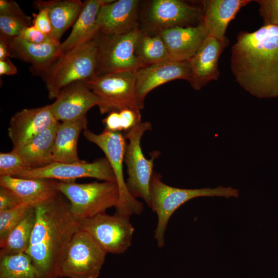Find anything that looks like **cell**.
<instances>
[{"label":"cell","mask_w":278,"mask_h":278,"mask_svg":"<svg viewBox=\"0 0 278 278\" xmlns=\"http://www.w3.org/2000/svg\"><path fill=\"white\" fill-rule=\"evenodd\" d=\"M80 229L88 232L108 253L120 254L130 247L134 228L130 218L106 213L80 221Z\"/></svg>","instance_id":"cell-11"},{"label":"cell","mask_w":278,"mask_h":278,"mask_svg":"<svg viewBox=\"0 0 278 278\" xmlns=\"http://www.w3.org/2000/svg\"><path fill=\"white\" fill-rule=\"evenodd\" d=\"M250 0H205L202 5V21L208 36L220 40L227 39L225 32L229 23Z\"/></svg>","instance_id":"cell-20"},{"label":"cell","mask_w":278,"mask_h":278,"mask_svg":"<svg viewBox=\"0 0 278 278\" xmlns=\"http://www.w3.org/2000/svg\"><path fill=\"white\" fill-rule=\"evenodd\" d=\"M0 278H42L25 252L0 257Z\"/></svg>","instance_id":"cell-29"},{"label":"cell","mask_w":278,"mask_h":278,"mask_svg":"<svg viewBox=\"0 0 278 278\" xmlns=\"http://www.w3.org/2000/svg\"><path fill=\"white\" fill-rule=\"evenodd\" d=\"M107 254L88 232L79 229L67 245L59 278H98Z\"/></svg>","instance_id":"cell-9"},{"label":"cell","mask_w":278,"mask_h":278,"mask_svg":"<svg viewBox=\"0 0 278 278\" xmlns=\"http://www.w3.org/2000/svg\"><path fill=\"white\" fill-rule=\"evenodd\" d=\"M161 176L153 171L150 185V207L158 216L154 238L159 248L165 245V233L173 213L189 200L199 197H239V190L231 187L219 186L214 188L183 189L170 186L161 180Z\"/></svg>","instance_id":"cell-3"},{"label":"cell","mask_w":278,"mask_h":278,"mask_svg":"<svg viewBox=\"0 0 278 278\" xmlns=\"http://www.w3.org/2000/svg\"><path fill=\"white\" fill-rule=\"evenodd\" d=\"M20 37L28 42L36 44L59 42L54 40L50 35L41 32L33 25L25 28Z\"/></svg>","instance_id":"cell-34"},{"label":"cell","mask_w":278,"mask_h":278,"mask_svg":"<svg viewBox=\"0 0 278 278\" xmlns=\"http://www.w3.org/2000/svg\"><path fill=\"white\" fill-rule=\"evenodd\" d=\"M202 19V10L180 0H153L147 9L146 28L160 31Z\"/></svg>","instance_id":"cell-13"},{"label":"cell","mask_w":278,"mask_h":278,"mask_svg":"<svg viewBox=\"0 0 278 278\" xmlns=\"http://www.w3.org/2000/svg\"><path fill=\"white\" fill-rule=\"evenodd\" d=\"M0 186L9 188L23 202L34 208L50 201L59 194L54 188L52 180L49 179L0 176Z\"/></svg>","instance_id":"cell-22"},{"label":"cell","mask_w":278,"mask_h":278,"mask_svg":"<svg viewBox=\"0 0 278 278\" xmlns=\"http://www.w3.org/2000/svg\"><path fill=\"white\" fill-rule=\"evenodd\" d=\"M190 78L189 61H181L168 59L145 66L136 71V90L137 95L144 103L147 95L154 89L169 81Z\"/></svg>","instance_id":"cell-16"},{"label":"cell","mask_w":278,"mask_h":278,"mask_svg":"<svg viewBox=\"0 0 278 278\" xmlns=\"http://www.w3.org/2000/svg\"><path fill=\"white\" fill-rule=\"evenodd\" d=\"M12 57L9 47V40L0 36V60Z\"/></svg>","instance_id":"cell-41"},{"label":"cell","mask_w":278,"mask_h":278,"mask_svg":"<svg viewBox=\"0 0 278 278\" xmlns=\"http://www.w3.org/2000/svg\"><path fill=\"white\" fill-rule=\"evenodd\" d=\"M97 46L94 40L63 53L45 73L48 97L56 98L68 85L96 76Z\"/></svg>","instance_id":"cell-4"},{"label":"cell","mask_w":278,"mask_h":278,"mask_svg":"<svg viewBox=\"0 0 278 278\" xmlns=\"http://www.w3.org/2000/svg\"><path fill=\"white\" fill-rule=\"evenodd\" d=\"M31 18L28 15L18 16L0 14L1 36L12 39L20 37L23 30L30 25Z\"/></svg>","instance_id":"cell-31"},{"label":"cell","mask_w":278,"mask_h":278,"mask_svg":"<svg viewBox=\"0 0 278 278\" xmlns=\"http://www.w3.org/2000/svg\"><path fill=\"white\" fill-rule=\"evenodd\" d=\"M33 208L23 202L15 207L0 212V244L4 242L11 231Z\"/></svg>","instance_id":"cell-30"},{"label":"cell","mask_w":278,"mask_h":278,"mask_svg":"<svg viewBox=\"0 0 278 278\" xmlns=\"http://www.w3.org/2000/svg\"><path fill=\"white\" fill-rule=\"evenodd\" d=\"M39 10V13L34 16L32 25L41 32L50 35L51 26L47 12L43 8Z\"/></svg>","instance_id":"cell-37"},{"label":"cell","mask_w":278,"mask_h":278,"mask_svg":"<svg viewBox=\"0 0 278 278\" xmlns=\"http://www.w3.org/2000/svg\"><path fill=\"white\" fill-rule=\"evenodd\" d=\"M23 203L19 197L8 188L0 187V212L15 207Z\"/></svg>","instance_id":"cell-36"},{"label":"cell","mask_w":278,"mask_h":278,"mask_svg":"<svg viewBox=\"0 0 278 278\" xmlns=\"http://www.w3.org/2000/svg\"><path fill=\"white\" fill-rule=\"evenodd\" d=\"M85 138L100 148L106 155L114 172L119 189V200L115 214L129 217L141 214L143 203L130 194L124 179L123 162L127 145L125 135L120 132H112L105 129L96 134L87 129L83 131Z\"/></svg>","instance_id":"cell-8"},{"label":"cell","mask_w":278,"mask_h":278,"mask_svg":"<svg viewBox=\"0 0 278 278\" xmlns=\"http://www.w3.org/2000/svg\"><path fill=\"white\" fill-rule=\"evenodd\" d=\"M106 129L112 132L122 131L119 111H113L102 120Z\"/></svg>","instance_id":"cell-39"},{"label":"cell","mask_w":278,"mask_h":278,"mask_svg":"<svg viewBox=\"0 0 278 278\" xmlns=\"http://www.w3.org/2000/svg\"><path fill=\"white\" fill-rule=\"evenodd\" d=\"M58 121L55 117L50 105L24 109L11 118L8 135L13 150L21 148L39 134Z\"/></svg>","instance_id":"cell-15"},{"label":"cell","mask_w":278,"mask_h":278,"mask_svg":"<svg viewBox=\"0 0 278 278\" xmlns=\"http://www.w3.org/2000/svg\"><path fill=\"white\" fill-rule=\"evenodd\" d=\"M0 14L18 16L26 15L16 2L13 1H0Z\"/></svg>","instance_id":"cell-38"},{"label":"cell","mask_w":278,"mask_h":278,"mask_svg":"<svg viewBox=\"0 0 278 278\" xmlns=\"http://www.w3.org/2000/svg\"><path fill=\"white\" fill-rule=\"evenodd\" d=\"M58 123L39 134L21 148L14 150L30 169L41 168L54 162L53 150Z\"/></svg>","instance_id":"cell-26"},{"label":"cell","mask_w":278,"mask_h":278,"mask_svg":"<svg viewBox=\"0 0 278 278\" xmlns=\"http://www.w3.org/2000/svg\"><path fill=\"white\" fill-rule=\"evenodd\" d=\"M86 117L70 121H58L55 134L53 160L56 162H81L78 155L77 143L82 130L86 129Z\"/></svg>","instance_id":"cell-24"},{"label":"cell","mask_w":278,"mask_h":278,"mask_svg":"<svg viewBox=\"0 0 278 278\" xmlns=\"http://www.w3.org/2000/svg\"><path fill=\"white\" fill-rule=\"evenodd\" d=\"M18 72L16 67L13 63L7 58L3 60H0V75L1 76L13 75Z\"/></svg>","instance_id":"cell-40"},{"label":"cell","mask_w":278,"mask_h":278,"mask_svg":"<svg viewBox=\"0 0 278 278\" xmlns=\"http://www.w3.org/2000/svg\"><path fill=\"white\" fill-rule=\"evenodd\" d=\"M35 219V208H33L0 244V257L26 252L30 244Z\"/></svg>","instance_id":"cell-27"},{"label":"cell","mask_w":278,"mask_h":278,"mask_svg":"<svg viewBox=\"0 0 278 278\" xmlns=\"http://www.w3.org/2000/svg\"><path fill=\"white\" fill-rule=\"evenodd\" d=\"M136 53L144 66L170 59L166 45L159 33L151 36L142 31L137 41Z\"/></svg>","instance_id":"cell-28"},{"label":"cell","mask_w":278,"mask_h":278,"mask_svg":"<svg viewBox=\"0 0 278 278\" xmlns=\"http://www.w3.org/2000/svg\"><path fill=\"white\" fill-rule=\"evenodd\" d=\"M112 0H88L75 21L72 30L61 44V54L82 43L92 40L99 32L97 16L101 7Z\"/></svg>","instance_id":"cell-23"},{"label":"cell","mask_w":278,"mask_h":278,"mask_svg":"<svg viewBox=\"0 0 278 278\" xmlns=\"http://www.w3.org/2000/svg\"><path fill=\"white\" fill-rule=\"evenodd\" d=\"M231 70L238 84L259 98L278 96V27L240 32L232 47Z\"/></svg>","instance_id":"cell-1"},{"label":"cell","mask_w":278,"mask_h":278,"mask_svg":"<svg viewBox=\"0 0 278 278\" xmlns=\"http://www.w3.org/2000/svg\"><path fill=\"white\" fill-rule=\"evenodd\" d=\"M35 3L38 9L46 10L51 26L50 36L59 42L66 30L75 23L83 5L80 0L38 1Z\"/></svg>","instance_id":"cell-25"},{"label":"cell","mask_w":278,"mask_h":278,"mask_svg":"<svg viewBox=\"0 0 278 278\" xmlns=\"http://www.w3.org/2000/svg\"><path fill=\"white\" fill-rule=\"evenodd\" d=\"M122 131H128L141 122L140 110L126 108L119 111Z\"/></svg>","instance_id":"cell-35"},{"label":"cell","mask_w":278,"mask_h":278,"mask_svg":"<svg viewBox=\"0 0 278 278\" xmlns=\"http://www.w3.org/2000/svg\"><path fill=\"white\" fill-rule=\"evenodd\" d=\"M15 177L61 181H74L78 178H93L103 181L116 182L110 163L106 157L93 162L84 161L73 163L54 162L41 168L28 170Z\"/></svg>","instance_id":"cell-12"},{"label":"cell","mask_w":278,"mask_h":278,"mask_svg":"<svg viewBox=\"0 0 278 278\" xmlns=\"http://www.w3.org/2000/svg\"><path fill=\"white\" fill-rule=\"evenodd\" d=\"M100 103L84 81H77L62 89L50 107L58 121H70L86 117V113Z\"/></svg>","instance_id":"cell-14"},{"label":"cell","mask_w":278,"mask_h":278,"mask_svg":"<svg viewBox=\"0 0 278 278\" xmlns=\"http://www.w3.org/2000/svg\"><path fill=\"white\" fill-rule=\"evenodd\" d=\"M9 40L12 55L31 64L36 72L45 73L62 55L60 42L36 44L20 37Z\"/></svg>","instance_id":"cell-21"},{"label":"cell","mask_w":278,"mask_h":278,"mask_svg":"<svg viewBox=\"0 0 278 278\" xmlns=\"http://www.w3.org/2000/svg\"><path fill=\"white\" fill-rule=\"evenodd\" d=\"M137 70L117 72L95 76L85 82L100 101L101 114L130 108L140 110L144 103L136 90Z\"/></svg>","instance_id":"cell-7"},{"label":"cell","mask_w":278,"mask_h":278,"mask_svg":"<svg viewBox=\"0 0 278 278\" xmlns=\"http://www.w3.org/2000/svg\"><path fill=\"white\" fill-rule=\"evenodd\" d=\"M264 25L278 27V0H256Z\"/></svg>","instance_id":"cell-33"},{"label":"cell","mask_w":278,"mask_h":278,"mask_svg":"<svg viewBox=\"0 0 278 278\" xmlns=\"http://www.w3.org/2000/svg\"><path fill=\"white\" fill-rule=\"evenodd\" d=\"M151 128L150 122L141 121L124 134L128 141L124 159L128 176L126 181L128 189L133 197L143 199L149 207L151 203L150 185L153 172V161L158 154L155 152L151 159L145 158L141 141L144 133Z\"/></svg>","instance_id":"cell-10"},{"label":"cell","mask_w":278,"mask_h":278,"mask_svg":"<svg viewBox=\"0 0 278 278\" xmlns=\"http://www.w3.org/2000/svg\"><path fill=\"white\" fill-rule=\"evenodd\" d=\"M30 169L17 151L0 153V176L16 177Z\"/></svg>","instance_id":"cell-32"},{"label":"cell","mask_w":278,"mask_h":278,"mask_svg":"<svg viewBox=\"0 0 278 278\" xmlns=\"http://www.w3.org/2000/svg\"><path fill=\"white\" fill-rule=\"evenodd\" d=\"M59 194L35 207L36 219L26 253L42 278H59V271L67 245L80 229L68 203Z\"/></svg>","instance_id":"cell-2"},{"label":"cell","mask_w":278,"mask_h":278,"mask_svg":"<svg viewBox=\"0 0 278 278\" xmlns=\"http://www.w3.org/2000/svg\"><path fill=\"white\" fill-rule=\"evenodd\" d=\"M54 188L70 201L71 211L80 221L116 206L119 200V189L116 182L97 181L77 183L74 181L52 180Z\"/></svg>","instance_id":"cell-5"},{"label":"cell","mask_w":278,"mask_h":278,"mask_svg":"<svg viewBox=\"0 0 278 278\" xmlns=\"http://www.w3.org/2000/svg\"><path fill=\"white\" fill-rule=\"evenodd\" d=\"M141 32L138 27L115 35L99 31L93 39L97 49L96 76L144 67L136 53Z\"/></svg>","instance_id":"cell-6"},{"label":"cell","mask_w":278,"mask_h":278,"mask_svg":"<svg viewBox=\"0 0 278 278\" xmlns=\"http://www.w3.org/2000/svg\"><path fill=\"white\" fill-rule=\"evenodd\" d=\"M171 59L188 61L208 36L203 22L195 26H177L160 31Z\"/></svg>","instance_id":"cell-19"},{"label":"cell","mask_w":278,"mask_h":278,"mask_svg":"<svg viewBox=\"0 0 278 278\" xmlns=\"http://www.w3.org/2000/svg\"><path fill=\"white\" fill-rule=\"evenodd\" d=\"M138 0L113 1L103 5L97 16L99 31L106 34H120L138 27Z\"/></svg>","instance_id":"cell-18"},{"label":"cell","mask_w":278,"mask_h":278,"mask_svg":"<svg viewBox=\"0 0 278 278\" xmlns=\"http://www.w3.org/2000/svg\"><path fill=\"white\" fill-rule=\"evenodd\" d=\"M229 45L228 39L220 40L208 36L196 54L189 61L192 88L199 90L212 81L217 80L220 75L219 58Z\"/></svg>","instance_id":"cell-17"}]
</instances>
